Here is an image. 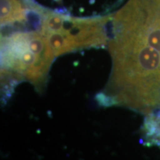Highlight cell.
Returning <instances> with one entry per match:
<instances>
[{
  "mask_svg": "<svg viewBox=\"0 0 160 160\" xmlns=\"http://www.w3.org/2000/svg\"><path fill=\"white\" fill-rule=\"evenodd\" d=\"M108 19H77L42 12L39 32L47 39L55 57L77 49L97 47L107 42Z\"/></svg>",
  "mask_w": 160,
  "mask_h": 160,
  "instance_id": "3957f363",
  "label": "cell"
},
{
  "mask_svg": "<svg viewBox=\"0 0 160 160\" xmlns=\"http://www.w3.org/2000/svg\"><path fill=\"white\" fill-rule=\"evenodd\" d=\"M112 18V70L102 102L150 114L160 106V42L119 11Z\"/></svg>",
  "mask_w": 160,
  "mask_h": 160,
  "instance_id": "6da1fadb",
  "label": "cell"
},
{
  "mask_svg": "<svg viewBox=\"0 0 160 160\" xmlns=\"http://www.w3.org/2000/svg\"><path fill=\"white\" fill-rule=\"evenodd\" d=\"M54 57L40 32H17L2 37V79L25 80L43 91Z\"/></svg>",
  "mask_w": 160,
  "mask_h": 160,
  "instance_id": "7a4b0ae2",
  "label": "cell"
},
{
  "mask_svg": "<svg viewBox=\"0 0 160 160\" xmlns=\"http://www.w3.org/2000/svg\"><path fill=\"white\" fill-rule=\"evenodd\" d=\"M1 24L8 25L25 19V11L20 0H1Z\"/></svg>",
  "mask_w": 160,
  "mask_h": 160,
  "instance_id": "277c9868",
  "label": "cell"
}]
</instances>
